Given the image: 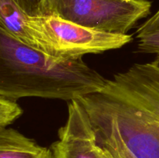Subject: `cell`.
<instances>
[{"label": "cell", "instance_id": "1", "mask_svg": "<svg viewBox=\"0 0 159 158\" xmlns=\"http://www.w3.org/2000/svg\"><path fill=\"white\" fill-rule=\"evenodd\" d=\"M79 101L93 127L116 133L137 158H159V62L135 64Z\"/></svg>", "mask_w": 159, "mask_h": 158}, {"label": "cell", "instance_id": "2", "mask_svg": "<svg viewBox=\"0 0 159 158\" xmlns=\"http://www.w3.org/2000/svg\"><path fill=\"white\" fill-rule=\"evenodd\" d=\"M107 79L80 58L34 50L0 29V95L79 100L100 91Z\"/></svg>", "mask_w": 159, "mask_h": 158}, {"label": "cell", "instance_id": "3", "mask_svg": "<svg viewBox=\"0 0 159 158\" xmlns=\"http://www.w3.org/2000/svg\"><path fill=\"white\" fill-rule=\"evenodd\" d=\"M28 22L34 29L39 50L59 58L102 54L133 41V37L128 33L97 30L52 15H29Z\"/></svg>", "mask_w": 159, "mask_h": 158}, {"label": "cell", "instance_id": "4", "mask_svg": "<svg viewBox=\"0 0 159 158\" xmlns=\"http://www.w3.org/2000/svg\"><path fill=\"white\" fill-rule=\"evenodd\" d=\"M149 0H43L40 15H52L97 30L127 34L151 13Z\"/></svg>", "mask_w": 159, "mask_h": 158}, {"label": "cell", "instance_id": "5", "mask_svg": "<svg viewBox=\"0 0 159 158\" xmlns=\"http://www.w3.org/2000/svg\"><path fill=\"white\" fill-rule=\"evenodd\" d=\"M68 119L57 131L58 140L51 146L55 158H113L96 140L88 112L79 100L70 101Z\"/></svg>", "mask_w": 159, "mask_h": 158}, {"label": "cell", "instance_id": "6", "mask_svg": "<svg viewBox=\"0 0 159 158\" xmlns=\"http://www.w3.org/2000/svg\"><path fill=\"white\" fill-rule=\"evenodd\" d=\"M0 158H55L51 149L12 128L0 129Z\"/></svg>", "mask_w": 159, "mask_h": 158}, {"label": "cell", "instance_id": "7", "mask_svg": "<svg viewBox=\"0 0 159 158\" xmlns=\"http://www.w3.org/2000/svg\"><path fill=\"white\" fill-rule=\"evenodd\" d=\"M28 17L13 0H0V29L23 44L39 50Z\"/></svg>", "mask_w": 159, "mask_h": 158}, {"label": "cell", "instance_id": "8", "mask_svg": "<svg viewBox=\"0 0 159 158\" xmlns=\"http://www.w3.org/2000/svg\"><path fill=\"white\" fill-rule=\"evenodd\" d=\"M138 52L155 54L159 62V9L152 17L139 26L136 31Z\"/></svg>", "mask_w": 159, "mask_h": 158}, {"label": "cell", "instance_id": "9", "mask_svg": "<svg viewBox=\"0 0 159 158\" xmlns=\"http://www.w3.org/2000/svg\"><path fill=\"white\" fill-rule=\"evenodd\" d=\"M93 128L98 143L107 149L113 158H137L116 133L110 130Z\"/></svg>", "mask_w": 159, "mask_h": 158}, {"label": "cell", "instance_id": "10", "mask_svg": "<svg viewBox=\"0 0 159 158\" xmlns=\"http://www.w3.org/2000/svg\"><path fill=\"white\" fill-rule=\"evenodd\" d=\"M23 113V108L17 103V100L0 95V129L7 128Z\"/></svg>", "mask_w": 159, "mask_h": 158}, {"label": "cell", "instance_id": "11", "mask_svg": "<svg viewBox=\"0 0 159 158\" xmlns=\"http://www.w3.org/2000/svg\"><path fill=\"white\" fill-rule=\"evenodd\" d=\"M13 2L28 15H40V9L43 0H13Z\"/></svg>", "mask_w": 159, "mask_h": 158}]
</instances>
